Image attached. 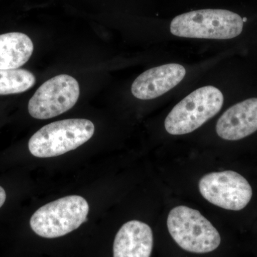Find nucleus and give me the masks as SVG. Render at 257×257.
I'll list each match as a JSON object with an SVG mask.
<instances>
[{
	"mask_svg": "<svg viewBox=\"0 0 257 257\" xmlns=\"http://www.w3.org/2000/svg\"><path fill=\"white\" fill-rule=\"evenodd\" d=\"M224 96L213 86L199 88L179 102L167 115L166 131L172 135L192 133L221 110Z\"/></svg>",
	"mask_w": 257,
	"mask_h": 257,
	"instance_id": "nucleus-3",
	"label": "nucleus"
},
{
	"mask_svg": "<svg viewBox=\"0 0 257 257\" xmlns=\"http://www.w3.org/2000/svg\"><path fill=\"white\" fill-rule=\"evenodd\" d=\"M79 83L72 76L60 74L42 84L30 99L28 111L32 117L48 119L72 109L78 100Z\"/></svg>",
	"mask_w": 257,
	"mask_h": 257,
	"instance_id": "nucleus-6",
	"label": "nucleus"
},
{
	"mask_svg": "<svg viewBox=\"0 0 257 257\" xmlns=\"http://www.w3.org/2000/svg\"><path fill=\"white\" fill-rule=\"evenodd\" d=\"M35 82L36 78L30 71L18 69L0 70V95L26 92Z\"/></svg>",
	"mask_w": 257,
	"mask_h": 257,
	"instance_id": "nucleus-12",
	"label": "nucleus"
},
{
	"mask_svg": "<svg viewBox=\"0 0 257 257\" xmlns=\"http://www.w3.org/2000/svg\"><path fill=\"white\" fill-rule=\"evenodd\" d=\"M242 20H243V23H244V22H246V20H247V19H246V18H242Z\"/></svg>",
	"mask_w": 257,
	"mask_h": 257,
	"instance_id": "nucleus-14",
	"label": "nucleus"
},
{
	"mask_svg": "<svg viewBox=\"0 0 257 257\" xmlns=\"http://www.w3.org/2000/svg\"><path fill=\"white\" fill-rule=\"evenodd\" d=\"M153 248V233L143 221L133 220L122 225L115 236L114 257H150Z\"/></svg>",
	"mask_w": 257,
	"mask_h": 257,
	"instance_id": "nucleus-10",
	"label": "nucleus"
},
{
	"mask_svg": "<svg viewBox=\"0 0 257 257\" xmlns=\"http://www.w3.org/2000/svg\"><path fill=\"white\" fill-rule=\"evenodd\" d=\"M5 200H6V192H5V189L3 187H0V208L3 207Z\"/></svg>",
	"mask_w": 257,
	"mask_h": 257,
	"instance_id": "nucleus-13",
	"label": "nucleus"
},
{
	"mask_svg": "<svg viewBox=\"0 0 257 257\" xmlns=\"http://www.w3.org/2000/svg\"><path fill=\"white\" fill-rule=\"evenodd\" d=\"M89 210V204L84 198L67 196L37 209L30 219V226L42 237H60L78 229L87 221Z\"/></svg>",
	"mask_w": 257,
	"mask_h": 257,
	"instance_id": "nucleus-5",
	"label": "nucleus"
},
{
	"mask_svg": "<svg viewBox=\"0 0 257 257\" xmlns=\"http://www.w3.org/2000/svg\"><path fill=\"white\" fill-rule=\"evenodd\" d=\"M94 125L85 119H69L51 123L40 128L29 141L30 153L39 158H50L76 150L89 141Z\"/></svg>",
	"mask_w": 257,
	"mask_h": 257,
	"instance_id": "nucleus-2",
	"label": "nucleus"
},
{
	"mask_svg": "<svg viewBox=\"0 0 257 257\" xmlns=\"http://www.w3.org/2000/svg\"><path fill=\"white\" fill-rule=\"evenodd\" d=\"M31 39L21 32L0 35V70L17 69L28 62L33 53Z\"/></svg>",
	"mask_w": 257,
	"mask_h": 257,
	"instance_id": "nucleus-11",
	"label": "nucleus"
},
{
	"mask_svg": "<svg viewBox=\"0 0 257 257\" xmlns=\"http://www.w3.org/2000/svg\"><path fill=\"white\" fill-rule=\"evenodd\" d=\"M199 189L206 200L226 210H241L252 197V189L248 181L234 171L204 175L199 181Z\"/></svg>",
	"mask_w": 257,
	"mask_h": 257,
	"instance_id": "nucleus-7",
	"label": "nucleus"
},
{
	"mask_svg": "<svg viewBox=\"0 0 257 257\" xmlns=\"http://www.w3.org/2000/svg\"><path fill=\"white\" fill-rule=\"evenodd\" d=\"M257 131V98L241 101L221 115L216 125L219 137L236 141Z\"/></svg>",
	"mask_w": 257,
	"mask_h": 257,
	"instance_id": "nucleus-9",
	"label": "nucleus"
},
{
	"mask_svg": "<svg viewBox=\"0 0 257 257\" xmlns=\"http://www.w3.org/2000/svg\"><path fill=\"white\" fill-rule=\"evenodd\" d=\"M185 75L186 69L180 64H167L154 67L135 79L132 93L143 100L155 99L178 85Z\"/></svg>",
	"mask_w": 257,
	"mask_h": 257,
	"instance_id": "nucleus-8",
	"label": "nucleus"
},
{
	"mask_svg": "<svg viewBox=\"0 0 257 257\" xmlns=\"http://www.w3.org/2000/svg\"><path fill=\"white\" fill-rule=\"evenodd\" d=\"M167 227L176 243L189 252L209 253L220 245V235L210 221L199 211L186 206L170 211Z\"/></svg>",
	"mask_w": 257,
	"mask_h": 257,
	"instance_id": "nucleus-4",
	"label": "nucleus"
},
{
	"mask_svg": "<svg viewBox=\"0 0 257 257\" xmlns=\"http://www.w3.org/2000/svg\"><path fill=\"white\" fill-rule=\"evenodd\" d=\"M243 26L242 18L233 12L200 10L175 17L170 24V32L185 38L230 40L239 36Z\"/></svg>",
	"mask_w": 257,
	"mask_h": 257,
	"instance_id": "nucleus-1",
	"label": "nucleus"
}]
</instances>
